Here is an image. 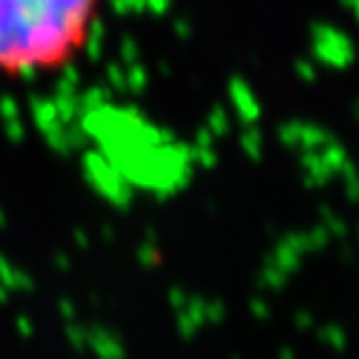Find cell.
<instances>
[{"label":"cell","mask_w":359,"mask_h":359,"mask_svg":"<svg viewBox=\"0 0 359 359\" xmlns=\"http://www.w3.org/2000/svg\"><path fill=\"white\" fill-rule=\"evenodd\" d=\"M110 0H0V78L50 80L88 57Z\"/></svg>","instance_id":"1"}]
</instances>
